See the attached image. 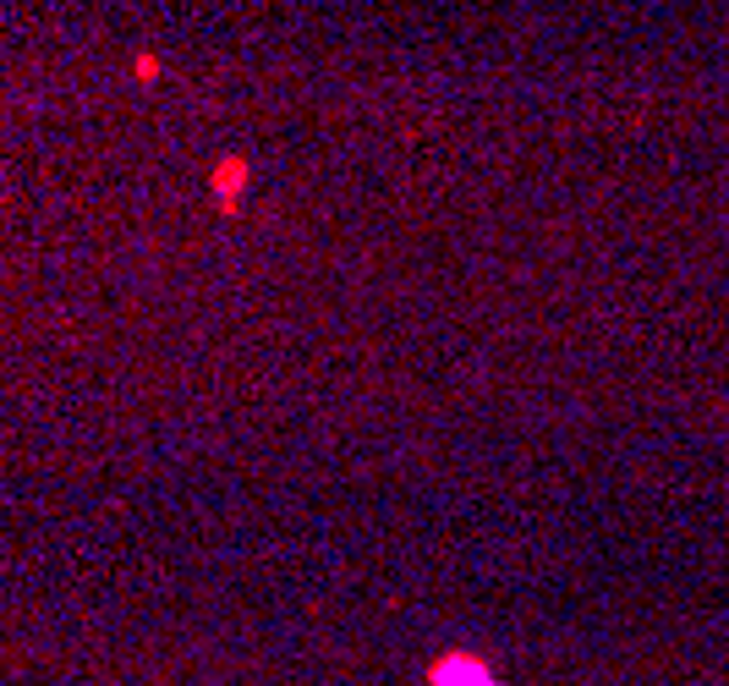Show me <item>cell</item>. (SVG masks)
Here are the masks:
<instances>
[{"mask_svg":"<svg viewBox=\"0 0 729 686\" xmlns=\"http://www.w3.org/2000/svg\"><path fill=\"white\" fill-rule=\"evenodd\" d=\"M439 686H488V676L455 660V665H444V671H439Z\"/></svg>","mask_w":729,"mask_h":686,"instance_id":"6da1fadb","label":"cell"}]
</instances>
